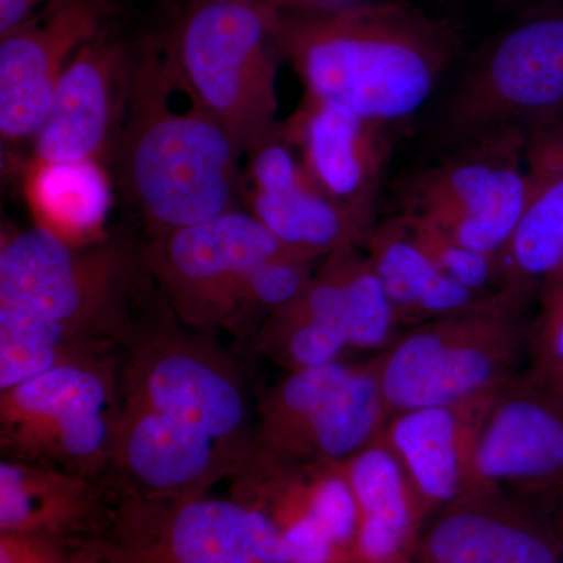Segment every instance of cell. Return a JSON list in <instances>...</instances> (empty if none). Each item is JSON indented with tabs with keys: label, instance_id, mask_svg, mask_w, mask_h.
I'll return each mask as SVG.
<instances>
[{
	"label": "cell",
	"instance_id": "ffe728a7",
	"mask_svg": "<svg viewBox=\"0 0 563 563\" xmlns=\"http://www.w3.org/2000/svg\"><path fill=\"white\" fill-rule=\"evenodd\" d=\"M110 506L95 479L43 463H0V532L96 539Z\"/></svg>",
	"mask_w": 563,
	"mask_h": 563
},
{
	"label": "cell",
	"instance_id": "277c9868",
	"mask_svg": "<svg viewBox=\"0 0 563 563\" xmlns=\"http://www.w3.org/2000/svg\"><path fill=\"white\" fill-rule=\"evenodd\" d=\"M529 291L504 288L477 309L415 325L377 355L388 413L484 398L515 380Z\"/></svg>",
	"mask_w": 563,
	"mask_h": 563
},
{
	"label": "cell",
	"instance_id": "e0dca14e",
	"mask_svg": "<svg viewBox=\"0 0 563 563\" xmlns=\"http://www.w3.org/2000/svg\"><path fill=\"white\" fill-rule=\"evenodd\" d=\"M128 68L124 47L107 29L77 51L36 135L38 165L96 163L102 157L117 111V87Z\"/></svg>",
	"mask_w": 563,
	"mask_h": 563
},
{
	"label": "cell",
	"instance_id": "8992f818",
	"mask_svg": "<svg viewBox=\"0 0 563 563\" xmlns=\"http://www.w3.org/2000/svg\"><path fill=\"white\" fill-rule=\"evenodd\" d=\"M563 110V0H529L470 55L443 113L448 143Z\"/></svg>",
	"mask_w": 563,
	"mask_h": 563
},
{
	"label": "cell",
	"instance_id": "2e32d148",
	"mask_svg": "<svg viewBox=\"0 0 563 563\" xmlns=\"http://www.w3.org/2000/svg\"><path fill=\"white\" fill-rule=\"evenodd\" d=\"M111 466L125 477L122 492L151 498L209 495L214 484L240 470V463L217 444L122 398Z\"/></svg>",
	"mask_w": 563,
	"mask_h": 563
},
{
	"label": "cell",
	"instance_id": "7402d4cb",
	"mask_svg": "<svg viewBox=\"0 0 563 563\" xmlns=\"http://www.w3.org/2000/svg\"><path fill=\"white\" fill-rule=\"evenodd\" d=\"M424 563H563L542 529L498 509L487 493L446 506L420 543Z\"/></svg>",
	"mask_w": 563,
	"mask_h": 563
},
{
	"label": "cell",
	"instance_id": "f546056e",
	"mask_svg": "<svg viewBox=\"0 0 563 563\" xmlns=\"http://www.w3.org/2000/svg\"><path fill=\"white\" fill-rule=\"evenodd\" d=\"M399 217L406 222L418 246L446 276L453 277L459 284L465 285L466 288L479 295H493L504 290L499 280L498 258L462 246L431 222L421 218L409 217V214H399Z\"/></svg>",
	"mask_w": 563,
	"mask_h": 563
},
{
	"label": "cell",
	"instance_id": "5b68a950",
	"mask_svg": "<svg viewBox=\"0 0 563 563\" xmlns=\"http://www.w3.org/2000/svg\"><path fill=\"white\" fill-rule=\"evenodd\" d=\"M132 250L117 240L70 243L43 225L3 236L0 306L60 322L81 335L132 339Z\"/></svg>",
	"mask_w": 563,
	"mask_h": 563
},
{
	"label": "cell",
	"instance_id": "3957f363",
	"mask_svg": "<svg viewBox=\"0 0 563 563\" xmlns=\"http://www.w3.org/2000/svg\"><path fill=\"white\" fill-rule=\"evenodd\" d=\"M277 18L261 0H192L174 38L181 80L243 154L279 135Z\"/></svg>",
	"mask_w": 563,
	"mask_h": 563
},
{
	"label": "cell",
	"instance_id": "e575fe53",
	"mask_svg": "<svg viewBox=\"0 0 563 563\" xmlns=\"http://www.w3.org/2000/svg\"><path fill=\"white\" fill-rule=\"evenodd\" d=\"M531 376V374H529ZM537 383L544 385L548 390L558 395L559 398L563 399V365L559 368L553 369L551 373L543 374V376H531Z\"/></svg>",
	"mask_w": 563,
	"mask_h": 563
},
{
	"label": "cell",
	"instance_id": "7a4b0ae2",
	"mask_svg": "<svg viewBox=\"0 0 563 563\" xmlns=\"http://www.w3.org/2000/svg\"><path fill=\"white\" fill-rule=\"evenodd\" d=\"M129 73L121 176L152 239L235 210L243 152L198 99L190 110L172 109L173 58L166 68L150 55Z\"/></svg>",
	"mask_w": 563,
	"mask_h": 563
},
{
	"label": "cell",
	"instance_id": "52a82bcc",
	"mask_svg": "<svg viewBox=\"0 0 563 563\" xmlns=\"http://www.w3.org/2000/svg\"><path fill=\"white\" fill-rule=\"evenodd\" d=\"M98 563H291L279 529L229 496L122 492L96 539Z\"/></svg>",
	"mask_w": 563,
	"mask_h": 563
},
{
	"label": "cell",
	"instance_id": "603a6c76",
	"mask_svg": "<svg viewBox=\"0 0 563 563\" xmlns=\"http://www.w3.org/2000/svg\"><path fill=\"white\" fill-rule=\"evenodd\" d=\"M366 244L402 325L415 328L470 312L492 296L479 295L446 276L418 246L399 214L376 224Z\"/></svg>",
	"mask_w": 563,
	"mask_h": 563
},
{
	"label": "cell",
	"instance_id": "9a60e30c",
	"mask_svg": "<svg viewBox=\"0 0 563 563\" xmlns=\"http://www.w3.org/2000/svg\"><path fill=\"white\" fill-rule=\"evenodd\" d=\"M252 214L291 254L313 262L368 243L372 233L309 180L279 135L252 152Z\"/></svg>",
	"mask_w": 563,
	"mask_h": 563
},
{
	"label": "cell",
	"instance_id": "d4e9b609",
	"mask_svg": "<svg viewBox=\"0 0 563 563\" xmlns=\"http://www.w3.org/2000/svg\"><path fill=\"white\" fill-rule=\"evenodd\" d=\"M354 368L355 365L340 361L288 373L258 406L250 454L266 455L279 450L336 395Z\"/></svg>",
	"mask_w": 563,
	"mask_h": 563
},
{
	"label": "cell",
	"instance_id": "5bb4252c",
	"mask_svg": "<svg viewBox=\"0 0 563 563\" xmlns=\"http://www.w3.org/2000/svg\"><path fill=\"white\" fill-rule=\"evenodd\" d=\"M563 477V399L531 376L493 398L473 461L472 495Z\"/></svg>",
	"mask_w": 563,
	"mask_h": 563
},
{
	"label": "cell",
	"instance_id": "4316f807",
	"mask_svg": "<svg viewBox=\"0 0 563 563\" xmlns=\"http://www.w3.org/2000/svg\"><path fill=\"white\" fill-rule=\"evenodd\" d=\"M342 288L344 332L351 350L387 351L401 324L372 261L354 251L328 258Z\"/></svg>",
	"mask_w": 563,
	"mask_h": 563
},
{
	"label": "cell",
	"instance_id": "8fae6325",
	"mask_svg": "<svg viewBox=\"0 0 563 563\" xmlns=\"http://www.w3.org/2000/svg\"><path fill=\"white\" fill-rule=\"evenodd\" d=\"M285 251L254 214L232 210L154 236L143 265L187 324L225 329L251 269Z\"/></svg>",
	"mask_w": 563,
	"mask_h": 563
},
{
	"label": "cell",
	"instance_id": "836d02e7",
	"mask_svg": "<svg viewBox=\"0 0 563 563\" xmlns=\"http://www.w3.org/2000/svg\"><path fill=\"white\" fill-rule=\"evenodd\" d=\"M277 13H307V11H329L346 9L373 0H261Z\"/></svg>",
	"mask_w": 563,
	"mask_h": 563
},
{
	"label": "cell",
	"instance_id": "f1b7e54d",
	"mask_svg": "<svg viewBox=\"0 0 563 563\" xmlns=\"http://www.w3.org/2000/svg\"><path fill=\"white\" fill-rule=\"evenodd\" d=\"M310 263L285 251L255 265L236 295L225 331L240 339L254 335L269 314L306 290L313 277Z\"/></svg>",
	"mask_w": 563,
	"mask_h": 563
},
{
	"label": "cell",
	"instance_id": "d590c367",
	"mask_svg": "<svg viewBox=\"0 0 563 563\" xmlns=\"http://www.w3.org/2000/svg\"><path fill=\"white\" fill-rule=\"evenodd\" d=\"M493 2L503 3V5H514V3H521V7H523L525 3L529 2V0H493Z\"/></svg>",
	"mask_w": 563,
	"mask_h": 563
},
{
	"label": "cell",
	"instance_id": "484cf974",
	"mask_svg": "<svg viewBox=\"0 0 563 563\" xmlns=\"http://www.w3.org/2000/svg\"><path fill=\"white\" fill-rule=\"evenodd\" d=\"M33 199L43 228L70 243H88L107 210V185L96 163L40 165Z\"/></svg>",
	"mask_w": 563,
	"mask_h": 563
},
{
	"label": "cell",
	"instance_id": "7c38bea8",
	"mask_svg": "<svg viewBox=\"0 0 563 563\" xmlns=\"http://www.w3.org/2000/svg\"><path fill=\"white\" fill-rule=\"evenodd\" d=\"M111 0H49L0 40V133L3 141L36 139L58 81L74 55L107 29Z\"/></svg>",
	"mask_w": 563,
	"mask_h": 563
},
{
	"label": "cell",
	"instance_id": "9c48e42d",
	"mask_svg": "<svg viewBox=\"0 0 563 563\" xmlns=\"http://www.w3.org/2000/svg\"><path fill=\"white\" fill-rule=\"evenodd\" d=\"M120 404L113 355L41 374L0 391L3 453L95 479L113 461Z\"/></svg>",
	"mask_w": 563,
	"mask_h": 563
},
{
	"label": "cell",
	"instance_id": "6da1fadb",
	"mask_svg": "<svg viewBox=\"0 0 563 563\" xmlns=\"http://www.w3.org/2000/svg\"><path fill=\"white\" fill-rule=\"evenodd\" d=\"M277 33L306 96L387 124L429 101L463 44L457 21L410 0L279 13Z\"/></svg>",
	"mask_w": 563,
	"mask_h": 563
},
{
	"label": "cell",
	"instance_id": "d6986e66",
	"mask_svg": "<svg viewBox=\"0 0 563 563\" xmlns=\"http://www.w3.org/2000/svg\"><path fill=\"white\" fill-rule=\"evenodd\" d=\"M526 133L528 202L498 265L503 288L531 292L563 268V110Z\"/></svg>",
	"mask_w": 563,
	"mask_h": 563
},
{
	"label": "cell",
	"instance_id": "ba28073f",
	"mask_svg": "<svg viewBox=\"0 0 563 563\" xmlns=\"http://www.w3.org/2000/svg\"><path fill=\"white\" fill-rule=\"evenodd\" d=\"M525 125L453 144L399 188V214L431 222L468 250L499 257L528 202Z\"/></svg>",
	"mask_w": 563,
	"mask_h": 563
},
{
	"label": "cell",
	"instance_id": "83f0119b",
	"mask_svg": "<svg viewBox=\"0 0 563 563\" xmlns=\"http://www.w3.org/2000/svg\"><path fill=\"white\" fill-rule=\"evenodd\" d=\"M255 352L288 373L342 361L350 344L342 331L296 309L282 307L252 335Z\"/></svg>",
	"mask_w": 563,
	"mask_h": 563
},
{
	"label": "cell",
	"instance_id": "4fadbf2b",
	"mask_svg": "<svg viewBox=\"0 0 563 563\" xmlns=\"http://www.w3.org/2000/svg\"><path fill=\"white\" fill-rule=\"evenodd\" d=\"M390 125L306 96L280 124L279 136L299 151L314 187L373 233L391 154Z\"/></svg>",
	"mask_w": 563,
	"mask_h": 563
},
{
	"label": "cell",
	"instance_id": "d6a6232c",
	"mask_svg": "<svg viewBox=\"0 0 563 563\" xmlns=\"http://www.w3.org/2000/svg\"><path fill=\"white\" fill-rule=\"evenodd\" d=\"M41 0H0V40L27 24Z\"/></svg>",
	"mask_w": 563,
	"mask_h": 563
},
{
	"label": "cell",
	"instance_id": "4dcf8cb0",
	"mask_svg": "<svg viewBox=\"0 0 563 563\" xmlns=\"http://www.w3.org/2000/svg\"><path fill=\"white\" fill-rule=\"evenodd\" d=\"M542 306L529 329L531 376H543L563 365V268L542 284Z\"/></svg>",
	"mask_w": 563,
	"mask_h": 563
},
{
	"label": "cell",
	"instance_id": "cb8c5ba5",
	"mask_svg": "<svg viewBox=\"0 0 563 563\" xmlns=\"http://www.w3.org/2000/svg\"><path fill=\"white\" fill-rule=\"evenodd\" d=\"M390 420L377 362L355 365L350 379L279 450L247 455L268 463H344L383 435Z\"/></svg>",
	"mask_w": 563,
	"mask_h": 563
},
{
	"label": "cell",
	"instance_id": "ac0fdd59",
	"mask_svg": "<svg viewBox=\"0 0 563 563\" xmlns=\"http://www.w3.org/2000/svg\"><path fill=\"white\" fill-rule=\"evenodd\" d=\"M496 395L404 410L385 424L384 440L402 463L426 512L472 495L477 437Z\"/></svg>",
	"mask_w": 563,
	"mask_h": 563
},
{
	"label": "cell",
	"instance_id": "1f68e13d",
	"mask_svg": "<svg viewBox=\"0 0 563 563\" xmlns=\"http://www.w3.org/2000/svg\"><path fill=\"white\" fill-rule=\"evenodd\" d=\"M0 563H98L90 540L0 532Z\"/></svg>",
	"mask_w": 563,
	"mask_h": 563
},
{
	"label": "cell",
	"instance_id": "30bf717a",
	"mask_svg": "<svg viewBox=\"0 0 563 563\" xmlns=\"http://www.w3.org/2000/svg\"><path fill=\"white\" fill-rule=\"evenodd\" d=\"M121 398L168 417L240 463L254 439L242 377L207 340L152 332L136 340L120 373Z\"/></svg>",
	"mask_w": 563,
	"mask_h": 563
},
{
	"label": "cell",
	"instance_id": "44dd1931",
	"mask_svg": "<svg viewBox=\"0 0 563 563\" xmlns=\"http://www.w3.org/2000/svg\"><path fill=\"white\" fill-rule=\"evenodd\" d=\"M361 514L354 563H404L424 507L384 437L344 462Z\"/></svg>",
	"mask_w": 563,
	"mask_h": 563
}]
</instances>
